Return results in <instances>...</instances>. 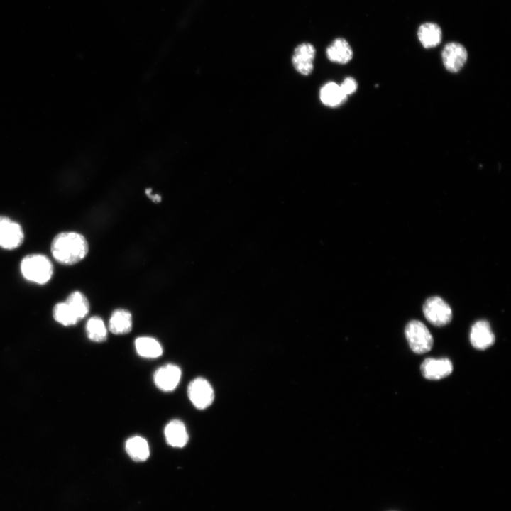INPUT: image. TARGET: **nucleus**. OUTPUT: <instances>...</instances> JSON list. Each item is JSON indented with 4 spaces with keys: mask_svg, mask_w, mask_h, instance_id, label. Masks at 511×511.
I'll use <instances>...</instances> for the list:
<instances>
[{
    "mask_svg": "<svg viewBox=\"0 0 511 511\" xmlns=\"http://www.w3.org/2000/svg\"><path fill=\"white\" fill-rule=\"evenodd\" d=\"M51 253L54 259L65 265H75L87 256L89 245L82 234L73 232H61L51 243Z\"/></svg>",
    "mask_w": 511,
    "mask_h": 511,
    "instance_id": "obj_1",
    "label": "nucleus"
},
{
    "mask_svg": "<svg viewBox=\"0 0 511 511\" xmlns=\"http://www.w3.org/2000/svg\"><path fill=\"white\" fill-rule=\"evenodd\" d=\"M22 275L28 281L47 283L53 273V266L50 259L42 254H30L25 256L20 265Z\"/></svg>",
    "mask_w": 511,
    "mask_h": 511,
    "instance_id": "obj_2",
    "label": "nucleus"
},
{
    "mask_svg": "<svg viewBox=\"0 0 511 511\" xmlns=\"http://www.w3.org/2000/svg\"><path fill=\"white\" fill-rule=\"evenodd\" d=\"M405 334L411 350L415 353L422 354L432 349V335L422 322H409L405 328Z\"/></svg>",
    "mask_w": 511,
    "mask_h": 511,
    "instance_id": "obj_3",
    "label": "nucleus"
},
{
    "mask_svg": "<svg viewBox=\"0 0 511 511\" xmlns=\"http://www.w3.org/2000/svg\"><path fill=\"white\" fill-rule=\"evenodd\" d=\"M423 313L429 322L436 326L449 324L452 319L450 306L440 297L428 298L423 305Z\"/></svg>",
    "mask_w": 511,
    "mask_h": 511,
    "instance_id": "obj_4",
    "label": "nucleus"
},
{
    "mask_svg": "<svg viewBox=\"0 0 511 511\" xmlns=\"http://www.w3.org/2000/svg\"><path fill=\"white\" fill-rule=\"evenodd\" d=\"M24 239L21 226L4 216H0V247L13 250L19 247Z\"/></svg>",
    "mask_w": 511,
    "mask_h": 511,
    "instance_id": "obj_5",
    "label": "nucleus"
},
{
    "mask_svg": "<svg viewBox=\"0 0 511 511\" xmlns=\"http://www.w3.org/2000/svg\"><path fill=\"white\" fill-rule=\"evenodd\" d=\"M187 394L192 405L199 410L209 407L214 399L211 385L203 378H197L190 382Z\"/></svg>",
    "mask_w": 511,
    "mask_h": 511,
    "instance_id": "obj_6",
    "label": "nucleus"
},
{
    "mask_svg": "<svg viewBox=\"0 0 511 511\" xmlns=\"http://www.w3.org/2000/svg\"><path fill=\"white\" fill-rule=\"evenodd\" d=\"M444 67L450 72H458L465 65L468 59L466 48L457 42L447 43L441 53Z\"/></svg>",
    "mask_w": 511,
    "mask_h": 511,
    "instance_id": "obj_7",
    "label": "nucleus"
},
{
    "mask_svg": "<svg viewBox=\"0 0 511 511\" xmlns=\"http://www.w3.org/2000/svg\"><path fill=\"white\" fill-rule=\"evenodd\" d=\"M182 372L180 368L172 363L163 366L157 369L153 375L156 387L162 391L170 392L178 385Z\"/></svg>",
    "mask_w": 511,
    "mask_h": 511,
    "instance_id": "obj_8",
    "label": "nucleus"
},
{
    "mask_svg": "<svg viewBox=\"0 0 511 511\" xmlns=\"http://www.w3.org/2000/svg\"><path fill=\"white\" fill-rule=\"evenodd\" d=\"M315 53V48L310 43H303L297 45L292 58L295 70L304 75L310 74L314 67L313 61Z\"/></svg>",
    "mask_w": 511,
    "mask_h": 511,
    "instance_id": "obj_9",
    "label": "nucleus"
},
{
    "mask_svg": "<svg viewBox=\"0 0 511 511\" xmlns=\"http://www.w3.org/2000/svg\"><path fill=\"white\" fill-rule=\"evenodd\" d=\"M420 370L425 378L436 380L449 376L453 371V365L448 358H427L422 363Z\"/></svg>",
    "mask_w": 511,
    "mask_h": 511,
    "instance_id": "obj_10",
    "label": "nucleus"
},
{
    "mask_svg": "<svg viewBox=\"0 0 511 511\" xmlns=\"http://www.w3.org/2000/svg\"><path fill=\"white\" fill-rule=\"evenodd\" d=\"M470 341L478 350H485L495 343V335L488 322L479 320L475 322L471 329Z\"/></svg>",
    "mask_w": 511,
    "mask_h": 511,
    "instance_id": "obj_11",
    "label": "nucleus"
},
{
    "mask_svg": "<svg viewBox=\"0 0 511 511\" xmlns=\"http://www.w3.org/2000/svg\"><path fill=\"white\" fill-rule=\"evenodd\" d=\"M164 434L167 443L172 447L185 446L189 439L185 425L178 419H173L165 426Z\"/></svg>",
    "mask_w": 511,
    "mask_h": 511,
    "instance_id": "obj_12",
    "label": "nucleus"
},
{
    "mask_svg": "<svg viewBox=\"0 0 511 511\" xmlns=\"http://www.w3.org/2000/svg\"><path fill=\"white\" fill-rule=\"evenodd\" d=\"M326 53L330 61L339 64H346L353 57L350 44L341 38L335 39L326 48Z\"/></svg>",
    "mask_w": 511,
    "mask_h": 511,
    "instance_id": "obj_13",
    "label": "nucleus"
},
{
    "mask_svg": "<svg viewBox=\"0 0 511 511\" xmlns=\"http://www.w3.org/2000/svg\"><path fill=\"white\" fill-rule=\"evenodd\" d=\"M417 37L424 48H432L441 43L442 31L438 24L427 22L422 23L418 28Z\"/></svg>",
    "mask_w": 511,
    "mask_h": 511,
    "instance_id": "obj_14",
    "label": "nucleus"
},
{
    "mask_svg": "<svg viewBox=\"0 0 511 511\" xmlns=\"http://www.w3.org/2000/svg\"><path fill=\"white\" fill-rule=\"evenodd\" d=\"M319 97L322 102L330 107L339 106L347 99L340 85L333 82H328L322 87Z\"/></svg>",
    "mask_w": 511,
    "mask_h": 511,
    "instance_id": "obj_15",
    "label": "nucleus"
},
{
    "mask_svg": "<svg viewBox=\"0 0 511 511\" xmlns=\"http://www.w3.org/2000/svg\"><path fill=\"white\" fill-rule=\"evenodd\" d=\"M109 328L114 334H128L132 329L131 314L126 309L115 310L110 317Z\"/></svg>",
    "mask_w": 511,
    "mask_h": 511,
    "instance_id": "obj_16",
    "label": "nucleus"
},
{
    "mask_svg": "<svg viewBox=\"0 0 511 511\" xmlns=\"http://www.w3.org/2000/svg\"><path fill=\"white\" fill-rule=\"evenodd\" d=\"M126 451L128 456L136 461H145L150 455L148 441L143 437L135 436L126 442Z\"/></svg>",
    "mask_w": 511,
    "mask_h": 511,
    "instance_id": "obj_17",
    "label": "nucleus"
},
{
    "mask_svg": "<svg viewBox=\"0 0 511 511\" xmlns=\"http://www.w3.org/2000/svg\"><path fill=\"white\" fill-rule=\"evenodd\" d=\"M135 348L137 353L144 358H155L163 353L160 344L154 338L149 336L137 338L135 341Z\"/></svg>",
    "mask_w": 511,
    "mask_h": 511,
    "instance_id": "obj_18",
    "label": "nucleus"
},
{
    "mask_svg": "<svg viewBox=\"0 0 511 511\" xmlns=\"http://www.w3.org/2000/svg\"><path fill=\"white\" fill-rule=\"evenodd\" d=\"M65 302L79 320L84 318L89 311V303L86 296L79 291L70 294Z\"/></svg>",
    "mask_w": 511,
    "mask_h": 511,
    "instance_id": "obj_19",
    "label": "nucleus"
},
{
    "mask_svg": "<svg viewBox=\"0 0 511 511\" xmlns=\"http://www.w3.org/2000/svg\"><path fill=\"white\" fill-rule=\"evenodd\" d=\"M86 332L88 338L95 342L104 341L107 338L106 327L99 317H92L87 321Z\"/></svg>",
    "mask_w": 511,
    "mask_h": 511,
    "instance_id": "obj_20",
    "label": "nucleus"
},
{
    "mask_svg": "<svg viewBox=\"0 0 511 511\" xmlns=\"http://www.w3.org/2000/svg\"><path fill=\"white\" fill-rule=\"evenodd\" d=\"M55 321L64 326H72L79 321L72 310L65 302L57 303L53 309Z\"/></svg>",
    "mask_w": 511,
    "mask_h": 511,
    "instance_id": "obj_21",
    "label": "nucleus"
},
{
    "mask_svg": "<svg viewBox=\"0 0 511 511\" xmlns=\"http://www.w3.org/2000/svg\"><path fill=\"white\" fill-rule=\"evenodd\" d=\"M340 87L343 92L348 97V95L352 94L356 91L358 84L353 78L346 77L340 84Z\"/></svg>",
    "mask_w": 511,
    "mask_h": 511,
    "instance_id": "obj_22",
    "label": "nucleus"
}]
</instances>
